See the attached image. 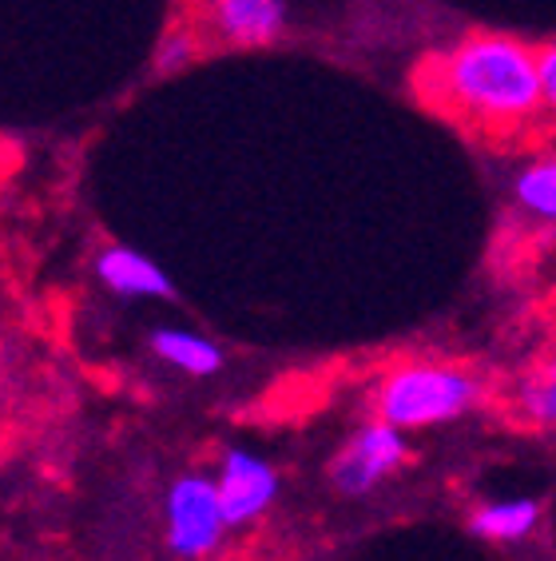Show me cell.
I'll use <instances>...</instances> for the list:
<instances>
[{
	"label": "cell",
	"mask_w": 556,
	"mask_h": 561,
	"mask_svg": "<svg viewBox=\"0 0 556 561\" xmlns=\"http://www.w3.org/2000/svg\"><path fill=\"white\" fill-rule=\"evenodd\" d=\"M536 56V84H541V96H545V104L553 108V100H556V53H553V44L548 48H533Z\"/></svg>",
	"instance_id": "cell-13"
},
{
	"label": "cell",
	"mask_w": 556,
	"mask_h": 561,
	"mask_svg": "<svg viewBox=\"0 0 556 561\" xmlns=\"http://www.w3.org/2000/svg\"><path fill=\"white\" fill-rule=\"evenodd\" d=\"M151 346H155V355L167 358L172 367L187 370V375H215L223 367V351L211 339L195 335V331H167L163 327L151 335Z\"/></svg>",
	"instance_id": "cell-8"
},
{
	"label": "cell",
	"mask_w": 556,
	"mask_h": 561,
	"mask_svg": "<svg viewBox=\"0 0 556 561\" xmlns=\"http://www.w3.org/2000/svg\"><path fill=\"white\" fill-rule=\"evenodd\" d=\"M521 407L529 414H533L536 422H553L556 414V390H553V370H541V375H533L529 382L521 387Z\"/></svg>",
	"instance_id": "cell-11"
},
{
	"label": "cell",
	"mask_w": 556,
	"mask_h": 561,
	"mask_svg": "<svg viewBox=\"0 0 556 561\" xmlns=\"http://www.w3.org/2000/svg\"><path fill=\"white\" fill-rule=\"evenodd\" d=\"M402 458H406V443H402L397 426L374 422V426H366V431L338 454L334 482H338L343 494H366V490H374L378 478L390 474Z\"/></svg>",
	"instance_id": "cell-5"
},
{
	"label": "cell",
	"mask_w": 556,
	"mask_h": 561,
	"mask_svg": "<svg viewBox=\"0 0 556 561\" xmlns=\"http://www.w3.org/2000/svg\"><path fill=\"white\" fill-rule=\"evenodd\" d=\"M477 394H482L477 378L457 367H402L385 378L378 411H382V422L397 431H417V426H433V422L465 414L477 402Z\"/></svg>",
	"instance_id": "cell-2"
},
{
	"label": "cell",
	"mask_w": 556,
	"mask_h": 561,
	"mask_svg": "<svg viewBox=\"0 0 556 561\" xmlns=\"http://www.w3.org/2000/svg\"><path fill=\"white\" fill-rule=\"evenodd\" d=\"M441 92L482 124H521L545 108L536 56L513 36H470L438 65Z\"/></svg>",
	"instance_id": "cell-1"
},
{
	"label": "cell",
	"mask_w": 556,
	"mask_h": 561,
	"mask_svg": "<svg viewBox=\"0 0 556 561\" xmlns=\"http://www.w3.org/2000/svg\"><path fill=\"white\" fill-rule=\"evenodd\" d=\"M287 9V0H211V24L235 48H263L282 36Z\"/></svg>",
	"instance_id": "cell-6"
},
{
	"label": "cell",
	"mask_w": 556,
	"mask_h": 561,
	"mask_svg": "<svg viewBox=\"0 0 556 561\" xmlns=\"http://www.w3.org/2000/svg\"><path fill=\"white\" fill-rule=\"evenodd\" d=\"M513 192H517V204H521L524 211H533L536 219H548V224H553V216H556V163H553V156H548V160L529 163V168L517 175Z\"/></svg>",
	"instance_id": "cell-10"
},
{
	"label": "cell",
	"mask_w": 556,
	"mask_h": 561,
	"mask_svg": "<svg viewBox=\"0 0 556 561\" xmlns=\"http://www.w3.org/2000/svg\"><path fill=\"white\" fill-rule=\"evenodd\" d=\"M536 522H541V506L529 497H517V502H493V506L477 510L470 526L473 534L493 541H521L533 534Z\"/></svg>",
	"instance_id": "cell-9"
},
{
	"label": "cell",
	"mask_w": 556,
	"mask_h": 561,
	"mask_svg": "<svg viewBox=\"0 0 556 561\" xmlns=\"http://www.w3.org/2000/svg\"><path fill=\"white\" fill-rule=\"evenodd\" d=\"M96 275L124 299H175L172 279L163 275L148 255L131 248H107L100 251Z\"/></svg>",
	"instance_id": "cell-7"
},
{
	"label": "cell",
	"mask_w": 556,
	"mask_h": 561,
	"mask_svg": "<svg viewBox=\"0 0 556 561\" xmlns=\"http://www.w3.org/2000/svg\"><path fill=\"white\" fill-rule=\"evenodd\" d=\"M215 494H219V510H223L227 526H246V522H255L275 502L278 474L255 454L227 450L223 466H219Z\"/></svg>",
	"instance_id": "cell-4"
},
{
	"label": "cell",
	"mask_w": 556,
	"mask_h": 561,
	"mask_svg": "<svg viewBox=\"0 0 556 561\" xmlns=\"http://www.w3.org/2000/svg\"><path fill=\"white\" fill-rule=\"evenodd\" d=\"M195 60V41L187 33L163 36L160 53H155V72H179Z\"/></svg>",
	"instance_id": "cell-12"
},
{
	"label": "cell",
	"mask_w": 556,
	"mask_h": 561,
	"mask_svg": "<svg viewBox=\"0 0 556 561\" xmlns=\"http://www.w3.org/2000/svg\"><path fill=\"white\" fill-rule=\"evenodd\" d=\"M223 510L215 482L207 478H179L167 494V546L179 558H204L223 538Z\"/></svg>",
	"instance_id": "cell-3"
}]
</instances>
